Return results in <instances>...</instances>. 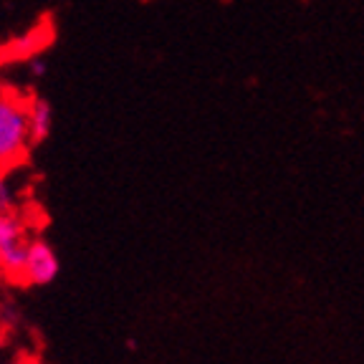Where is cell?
<instances>
[{
	"label": "cell",
	"instance_id": "obj_5",
	"mask_svg": "<svg viewBox=\"0 0 364 364\" xmlns=\"http://www.w3.org/2000/svg\"><path fill=\"white\" fill-rule=\"evenodd\" d=\"M13 205H16V190H13L6 172H0V213L13 210Z\"/></svg>",
	"mask_w": 364,
	"mask_h": 364
},
{
	"label": "cell",
	"instance_id": "obj_1",
	"mask_svg": "<svg viewBox=\"0 0 364 364\" xmlns=\"http://www.w3.org/2000/svg\"><path fill=\"white\" fill-rule=\"evenodd\" d=\"M26 102L16 89H0V172H8L26 162L31 149L28 117H26Z\"/></svg>",
	"mask_w": 364,
	"mask_h": 364
},
{
	"label": "cell",
	"instance_id": "obj_3",
	"mask_svg": "<svg viewBox=\"0 0 364 364\" xmlns=\"http://www.w3.org/2000/svg\"><path fill=\"white\" fill-rule=\"evenodd\" d=\"M58 256L43 238H31L26 263H23V279L21 284L28 286H46L58 276Z\"/></svg>",
	"mask_w": 364,
	"mask_h": 364
},
{
	"label": "cell",
	"instance_id": "obj_2",
	"mask_svg": "<svg viewBox=\"0 0 364 364\" xmlns=\"http://www.w3.org/2000/svg\"><path fill=\"white\" fill-rule=\"evenodd\" d=\"M28 243L31 235L26 220L13 210L0 213V271L18 284L23 279V263H26Z\"/></svg>",
	"mask_w": 364,
	"mask_h": 364
},
{
	"label": "cell",
	"instance_id": "obj_4",
	"mask_svg": "<svg viewBox=\"0 0 364 364\" xmlns=\"http://www.w3.org/2000/svg\"><path fill=\"white\" fill-rule=\"evenodd\" d=\"M26 117H28V132H31V142L38 144L43 142L46 136L51 134L53 129V109L51 104L41 97H33L26 102Z\"/></svg>",
	"mask_w": 364,
	"mask_h": 364
}]
</instances>
